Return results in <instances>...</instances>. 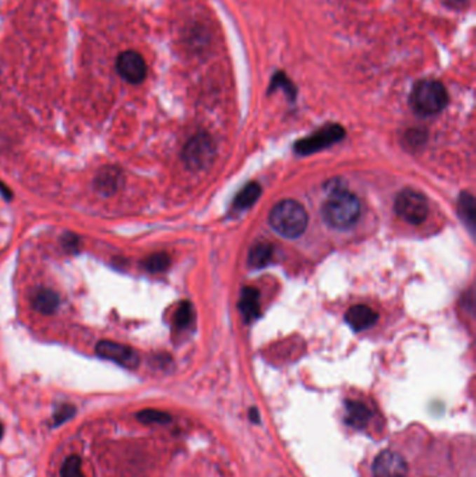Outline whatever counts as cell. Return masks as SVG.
Instances as JSON below:
<instances>
[{"label": "cell", "mask_w": 476, "mask_h": 477, "mask_svg": "<svg viewBox=\"0 0 476 477\" xmlns=\"http://www.w3.org/2000/svg\"><path fill=\"white\" fill-rule=\"evenodd\" d=\"M273 257V246L268 243L256 244L249 254V265L253 268H263Z\"/></svg>", "instance_id": "cell-16"}, {"label": "cell", "mask_w": 476, "mask_h": 477, "mask_svg": "<svg viewBox=\"0 0 476 477\" xmlns=\"http://www.w3.org/2000/svg\"><path fill=\"white\" fill-rule=\"evenodd\" d=\"M74 412H76V409H74L73 406H70V405L62 406V408L57 410V413L55 415V424H62L63 422L69 420V419L74 415Z\"/></svg>", "instance_id": "cell-23"}, {"label": "cell", "mask_w": 476, "mask_h": 477, "mask_svg": "<svg viewBox=\"0 0 476 477\" xmlns=\"http://www.w3.org/2000/svg\"><path fill=\"white\" fill-rule=\"evenodd\" d=\"M277 90H283L290 97L291 101H294L295 97H297L295 85L288 78V76L285 73H283V71H277L273 76V80H271V84H270V92L271 91H277Z\"/></svg>", "instance_id": "cell-18"}, {"label": "cell", "mask_w": 476, "mask_h": 477, "mask_svg": "<svg viewBox=\"0 0 476 477\" xmlns=\"http://www.w3.org/2000/svg\"><path fill=\"white\" fill-rule=\"evenodd\" d=\"M60 476L62 477H86L83 473L81 469V459L77 455H72L69 457L62 466L60 471Z\"/></svg>", "instance_id": "cell-22"}, {"label": "cell", "mask_w": 476, "mask_h": 477, "mask_svg": "<svg viewBox=\"0 0 476 477\" xmlns=\"http://www.w3.org/2000/svg\"><path fill=\"white\" fill-rule=\"evenodd\" d=\"M97 354L102 359L111 360L122 367L126 368H137L140 364L139 353L126 345L111 342V340H101L97 345Z\"/></svg>", "instance_id": "cell-7"}, {"label": "cell", "mask_w": 476, "mask_h": 477, "mask_svg": "<svg viewBox=\"0 0 476 477\" xmlns=\"http://www.w3.org/2000/svg\"><path fill=\"white\" fill-rule=\"evenodd\" d=\"M344 136H345L344 127H341L339 125H328L313 133L312 136L305 137L304 140L297 143L295 151L302 155H309L338 143L339 140L344 139Z\"/></svg>", "instance_id": "cell-6"}, {"label": "cell", "mask_w": 476, "mask_h": 477, "mask_svg": "<svg viewBox=\"0 0 476 477\" xmlns=\"http://www.w3.org/2000/svg\"><path fill=\"white\" fill-rule=\"evenodd\" d=\"M32 306L41 314H52L59 306V298L53 291L39 289L32 298Z\"/></svg>", "instance_id": "cell-13"}, {"label": "cell", "mask_w": 476, "mask_h": 477, "mask_svg": "<svg viewBox=\"0 0 476 477\" xmlns=\"http://www.w3.org/2000/svg\"><path fill=\"white\" fill-rule=\"evenodd\" d=\"M397 215L411 225L425 222L429 215V202L426 197L415 190H402L395 200Z\"/></svg>", "instance_id": "cell-4"}, {"label": "cell", "mask_w": 476, "mask_h": 477, "mask_svg": "<svg viewBox=\"0 0 476 477\" xmlns=\"http://www.w3.org/2000/svg\"><path fill=\"white\" fill-rule=\"evenodd\" d=\"M345 321L348 322V325L359 332L363 329L370 328L376 321H377V314L373 309H370L369 306H363V305H358V306H352L346 314H345Z\"/></svg>", "instance_id": "cell-11"}, {"label": "cell", "mask_w": 476, "mask_h": 477, "mask_svg": "<svg viewBox=\"0 0 476 477\" xmlns=\"http://www.w3.org/2000/svg\"><path fill=\"white\" fill-rule=\"evenodd\" d=\"M1 436H3V426H1V423H0V438H1Z\"/></svg>", "instance_id": "cell-27"}, {"label": "cell", "mask_w": 476, "mask_h": 477, "mask_svg": "<svg viewBox=\"0 0 476 477\" xmlns=\"http://www.w3.org/2000/svg\"><path fill=\"white\" fill-rule=\"evenodd\" d=\"M458 212L465 225L470 228L475 226V200L470 193H463L458 201Z\"/></svg>", "instance_id": "cell-17"}, {"label": "cell", "mask_w": 476, "mask_h": 477, "mask_svg": "<svg viewBox=\"0 0 476 477\" xmlns=\"http://www.w3.org/2000/svg\"><path fill=\"white\" fill-rule=\"evenodd\" d=\"M0 191H1V194L7 198V200H10L11 198V193L4 187V184L0 181Z\"/></svg>", "instance_id": "cell-26"}, {"label": "cell", "mask_w": 476, "mask_h": 477, "mask_svg": "<svg viewBox=\"0 0 476 477\" xmlns=\"http://www.w3.org/2000/svg\"><path fill=\"white\" fill-rule=\"evenodd\" d=\"M215 155V146L207 133L193 136L183 148V160L191 170H201L210 166Z\"/></svg>", "instance_id": "cell-5"}, {"label": "cell", "mask_w": 476, "mask_h": 477, "mask_svg": "<svg viewBox=\"0 0 476 477\" xmlns=\"http://www.w3.org/2000/svg\"><path fill=\"white\" fill-rule=\"evenodd\" d=\"M64 246H66V249H69L70 251L72 250H77L79 249V237H76V236H72V235H69V236H66L64 237Z\"/></svg>", "instance_id": "cell-25"}, {"label": "cell", "mask_w": 476, "mask_h": 477, "mask_svg": "<svg viewBox=\"0 0 476 477\" xmlns=\"http://www.w3.org/2000/svg\"><path fill=\"white\" fill-rule=\"evenodd\" d=\"M447 104L449 92L440 81L426 78L415 84L411 94V105L418 115L432 116L440 113Z\"/></svg>", "instance_id": "cell-3"}, {"label": "cell", "mask_w": 476, "mask_h": 477, "mask_svg": "<svg viewBox=\"0 0 476 477\" xmlns=\"http://www.w3.org/2000/svg\"><path fill=\"white\" fill-rule=\"evenodd\" d=\"M373 477H407L408 464L394 451L380 452L373 462Z\"/></svg>", "instance_id": "cell-9"}, {"label": "cell", "mask_w": 476, "mask_h": 477, "mask_svg": "<svg viewBox=\"0 0 476 477\" xmlns=\"http://www.w3.org/2000/svg\"><path fill=\"white\" fill-rule=\"evenodd\" d=\"M444 3L450 7V8H456V10H464L470 0H444Z\"/></svg>", "instance_id": "cell-24"}, {"label": "cell", "mask_w": 476, "mask_h": 477, "mask_svg": "<svg viewBox=\"0 0 476 477\" xmlns=\"http://www.w3.org/2000/svg\"><path fill=\"white\" fill-rule=\"evenodd\" d=\"M139 422L144 423V424H166L172 420L170 415L161 412V410H156V409H146L142 410L137 415Z\"/></svg>", "instance_id": "cell-19"}, {"label": "cell", "mask_w": 476, "mask_h": 477, "mask_svg": "<svg viewBox=\"0 0 476 477\" xmlns=\"http://www.w3.org/2000/svg\"><path fill=\"white\" fill-rule=\"evenodd\" d=\"M118 73L130 84H140L147 76V63L144 57L135 50H126L116 60Z\"/></svg>", "instance_id": "cell-8"}, {"label": "cell", "mask_w": 476, "mask_h": 477, "mask_svg": "<svg viewBox=\"0 0 476 477\" xmlns=\"http://www.w3.org/2000/svg\"><path fill=\"white\" fill-rule=\"evenodd\" d=\"M239 309L247 322L260 316V293L254 288H245L240 293Z\"/></svg>", "instance_id": "cell-12"}, {"label": "cell", "mask_w": 476, "mask_h": 477, "mask_svg": "<svg viewBox=\"0 0 476 477\" xmlns=\"http://www.w3.org/2000/svg\"><path fill=\"white\" fill-rule=\"evenodd\" d=\"M193 317H194V313H193L191 305L189 302H183L179 305L175 313V324L179 329H183L191 324Z\"/></svg>", "instance_id": "cell-21"}, {"label": "cell", "mask_w": 476, "mask_h": 477, "mask_svg": "<svg viewBox=\"0 0 476 477\" xmlns=\"http://www.w3.org/2000/svg\"><path fill=\"white\" fill-rule=\"evenodd\" d=\"M170 264V258L166 253H156L151 257H149L144 263L146 270H149L153 274L165 271Z\"/></svg>", "instance_id": "cell-20"}, {"label": "cell", "mask_w": 476, "mask_h": 477, "mask_svg": "<svg viewBox=\"0 0 476 477\" xmlns=\"http://www.w3.org/2000/svg\"><path fill=\"white\" fill-rule=\"evenodd\" d=\"M261 194V187L260 184L257 183H249L246 184L240 191L239 194L236 195L235 201H233V207L236 209H247L250 208L260 197Z\"/></svg>", "instance_id": "cell-14"}, {"label": "cell", "mask_w": 476, "mask_h": 477, "mask_svg": "<svg viewBox=\"0 0 476 477\" xmlns=\"http://www.w3.org/2000/svg\"><path fill=\"white\" fill-rule=\"evenodd\" d=\"M308 212L302 204L294 200H284L278 202L271 214L270 223L276 232H278L284 237H298L301 236L308 226Z\"/></svg>", "instance_id": "cell-2"}, {"label": "cell", "mask_w": 476, "mask_h": 477, "mask_svg": "<svg viewBox=\"0 0 476 477\" xmlns=\"http://www.w3.org/2000/svg\"><path fill=\"white\" fill-rule=\"evenodd\" d=\"M321 214L325 223L331 228L348 229L360 216V201L346 190L334 188L324 202Z\"/></svg>", "instance_id": "cell-1"}, {"label": "cell", "mask_w": 476, "mask_h": 477, "mask_svg": "<svg viewBox=\"0 0 476 477\" xmlns=\"http://www.w3.org/2000/svg\"><path fill=\"white\" fill-rule=\"evenodd\" d=\"M123 181V173L116 166H105L102 167L94 180L95 190L102 195L115 194Z\"/></svg>", "instance_id": "cell-10"}, {"label": "cell", "mask_w": 476, "mask_h": 477, "mask_svg": "<svg viewBox=\"0 0 476 477\" xmlns=\"http://www.w3.org/2000/svg\"><path fill=\"white\" fill-rule=\"evenodd\" d=\"M370 417V412L367 408L359 402L346 403V422L348 424L360 429L363 427Z\"/></svg>", "instance_id": "cell-15"}]
</instances>
